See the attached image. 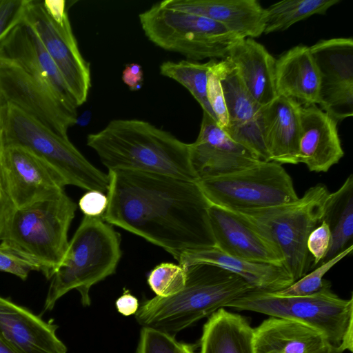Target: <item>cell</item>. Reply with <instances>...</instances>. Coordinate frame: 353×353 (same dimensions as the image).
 Masks as SVG:
<instances>
[{
    "label": "cell",
    "mask_w": 353,
    "mask_h": 353,
    "mask_svg": "<svg viewBox=\"0 0 353 353\" xmlns=\"http://www.w3.org/2000/svg\"><path fill=\"white\" fill-rule=\"evenodd\" d=\"M331 242L329 225L322 221L310 234L307 241V249L312 255L311 269L319 265L327 254Z\"/></svg>",
    "instance_id": "cell-37"
},
{
    "label": "cell",
    "mask_w": 353,
    "mask_h": 353,
    "mask_svg": "<svg viewBox=\"0 0 353 353\" xmlns=\"http://www.w3.org/2000/svg\"><path fill=\"white\" fill-rule=\"evenodd\" d=\"M148 283L157 296L167 298L180 292L186 283V272L181 265L162 263L149 274Z\"/></svg>",
    "instance_id": "cell-31"
},
{
    "label": "cell",
    "mask_w": 353,
    "mask_h": 353,
    "mask_svg": "<svg viewBox=\"0 0 353 353\" xmlns=\"http://www.w3.org/2000/svg\"><path fill=\"white\" fill-rule=\"evenodd\" d=\"M216 61V59H210L205 63L189 60L178 62L168 61L160 65L159 71L161 75L185 87L200 104L203 111L208 113L216 121L207 97L208 74Z\"/></svg>",
    "instance_id": "cell-30"
},
{
    "label": "cell",
    "mask_w": 353,
    "mask_h": 353,
    "mask_svg": "<svg viewBox=\"0 0 353 353\" xmlns=\"http://www.w3.org/2000/svg\"><path fill=\"white\" fill-rule=\"evenodd\" d=\"M186 283L178 294L156 296L143 303L135 314L142 327L175 336L253 288L241 276L210 264L182 266Z\"/></svg>",
    "instance_id": "cell-3"
},
{
    "label": "cell",
    "mask_w": 353,
    "mask_h": 353,
    "mask_svg": "<svg viewBox=\"0 0 353 353\" xmlns=\"http://www.w3.org/2000/svg\"><path fill=\"white\" fill-rule=\"evenodd\" d=\"M236 70L243 85L262 106L276 97V59L261 43L252 38L238 40L225 58Z\"/></svg>",
    "instance_id": "cell-25"
},
{
    "label": "cell",
    "mask_w": 353,
    "mask_h": 353,
    "mask_svg": "<svg viewBox=\"0 0 353 353\" xmlns=\"http://www.w3.org/2000/svg\"><path fill=\"white\" fill-rule=\"evenodd\" d=\"M340 0H284L263 9L264 34L283 31L314 14H325Z\"/></svg>",
    "instance_id": "cell-29"
},
{
    "label": "cell",
    "mask_w": 353,
    "mask_h": 353,
    "mask_svg": "<svg viewBox=\"0 0 353 353\" xmlns=\"http://www.w3.org/2000/svg\"><path fill=\"white\" fill-rule=\"evenodd\" d=\"M298 163L308 170L326 172L344 155L337 121L316 105L301 106Z\"/></svg>",
    "instance_id": "cell-20"
},
{
    "label": "cell",
    "mask_w": 353,
    "mask_h": 353,
    "mask_svg": "<svg viewBox=\"0 0 353 353\" xmlns=\"http://www.w3.org/2000/svg\"><path fill=\"white\" fill-rule=\"evenodd\" d=\"M301 109L296 101L282 96L263 106L261 129L270 161L298 164Z\"/></svg>",
    "instance_id": "cell-21"
},
{
    "label": "cell",
    "mask_w": 353,
    "mask_h": 353,
    "mask_svg": "<svg viewBox=\"0 0 353 353\" xmlns=\"http://www.w3.org/2000/svg\"><path fill=\"white\" fill-rule=\"evenodd\" d=\"M10 63H12L11 61L0 58V66L9 65Z\"/></svg>",
    "instance_id": "cell-45"
},
{
    "label": "cell",
    "mask_w": 353,
    "mask_h": 353,
    "mask_svg": "<svg viewBox=\"0 0 353 353\" xmlns=\"http://www.w3.org/2000/svg\"><path fill=\"white\" fill-rule=\"evenodd\" d=\"M176 261L181 266L199 263L218 266L241 276L256 291L276 292L294 282L284 266L246 261L214 245L184 252Z\"/></svg>",
    "instance_id": "cell-22"
},
{
    "label": "cell",
    "mask_w": 353,
    "mask_h": 353,
    "mask_svg": "<svg viewBox=\"0 0 353 353\" xmlns=\"http://www.w3.org/2000/svg\"><path fill=\"white\" fill-rule=\"evenodd\" d=\"M166 7L205 17L223 24L240 38L263 34V8L256 0H166Z\"/></svg>",
    "instance_id": "cell-23"
},
{
    "label": "cell",
    "mask_w": 353,
    "mask_h": 353,
    "mask_svg": "<svg viewBox=\"0 0 353 353\" xmlns=\"http://www.w3.org/2000/svg\"><path fill=\"white\" fill-rule=\"evenodd\" d=\"M77 208L64 189L30 205L14 208L1 241L36 263L51 279L66 252Z\"/></svg>",
    "instance_id": "cell-5"
},
{
    "label": "cell",
    "mask_w": 353,
    "mask_h": 353,
    "mask_svg": "<svg viewBox=\"0 0 353 353\" xmlns=\"http://www.w3.org/2000/svg\"><path fill=\"white\" fill-rule=\"evenodd\" d=\"M136 353H180L175 337L149 327H142Z\"/></svg>",
    "instance_id": "cell-33"
},
{
    "label": "cell",
    "mask_w": 353,
    "mask_h": 353,
    "mask_svg": "<svg viewBox=\"0 0 353 353\" xmlns=\"http://www.w3.org/2000/svg\"><path fill=\"white\" fill-rule=\"evenodd\" d=\"M228 124L223 130L263 161H270L261 129L263 108L248 92L236 69L227 59L217 62Z\"/></svg>",
    "instance_id": "cell-15"
},
{
    "label": "cell",
    "mask_w": 353,
    "mask_h": 353,
    "mask_svg": "<svg viewBox=\"0 0 353 353\" xmlns=\"http://www.w3.org/2000/svg\"><path fill=\"white\" fill-rule=\"evenodd\" d=\"M139 19L145 35L154 45L192 61L225 59L242 39L220 23L170 9L162 1L139 14Z\"/></svg>",
    "instance_id": "cell-9"
},
{
    "label": "cell",
    "mask_w": 353,
    "mask_h": 353,
    "mask_svg": "<svg viewBox=\"0 0 353 353\" xmlns=\"http://www.w3.org/2000/svg\"><path fill=\"white\" fill-rule=\"evenodd\" d=\"M86 143L108 170L156 173L197 181L190 159V143L152 123L137 119L110 121L89 134Z\"/></svg>",
    "instance_id": "cell-2"
},
{
    "label": "cell",
    "mask_w": 353,
    "mask_h": 353,
    "mask_svg": "<svg viewBox=\"0 0 353 353\" xmlns=\"http://www.w3.org/2000/svg\"><path fill=\"white\" fill-rule=\"evenodd\" d=\"M28 0H0V41L23 21Z\"/></svg>",
    "instance_id": "cell-36"
},
{
    "label": "cell",
    "mask_w": 353,
    "mask_h": 353,
    "mask_svg": "<svg viewBox=\"0 0 353 353\" xmlns=\"http://www.w3.org/2000/svg\"><path fill=\"white\" fill-rule=\"evenodd\" d=\"M330 353H343V352L340 350L338 347L333 346Z\"/></svg>",
    "instance_id": "cell-46"
},
{
    "label": "cell",
    "mask_w": 353,
    "mask_h": 353,
    "mask_svg": "<svg viewBox=\"0 0 353 353\" xmlns=\"http://www.w3.org/2000/svg\"><path fill=\"white\" fill-rule=\"evenodd\" d=\"M58 326L0 296V339L16 353H66Z\"/></svg>",
    "instance_id": "cell-19"
},
{
    "label": "cell",
    "mask_w": 353,
    "mask_h": 353,
    "mask_svg": "<svg viewBox=\"0 0 353 353\" xmlns=\"http://www.w3.org/2000/svg\"><path fill=\"white\" fill-rule=\"evenodd\" d=\"M23 20L35 31L61 73L77 107L91 88L90 63L83 57L64 0H28Z\"/></svg>",
    "instance_id": "cell-11"
},
{
    "label": "cell",
    "mask_w": 353,
    "mask_h": 353,
    "mask_svg": "<svg viewBox=\"0 0 353 353\" xmlns=\"http://www.w3.org/2000/svg\"><path fill=\"white\" fill-rule=\"evenodd\" d=\"M5 145L26 148L51 167L65 185L105 193L108 174L94 166L70 142L44 125L6 103L3 115Z\"/></svg>",
    "instance_id": "cell-8"
},
{
    "label": "cell",
    "mask_w": 353,
    "mask_h": 353,
    "mask_svg": "<svg viewBox=\"0 0 353 353\" xmlns=\"http://www.w3.org/2000/svg\"><path fill=\"white\" fill-rule=\"evenodd\" d=\"M6 105V101L0 95V189H1V165L3 160V151L5 148L4 139H3V110ZM2 190V189H1Z\"/></svg>",
    "instance_id": "cell-42"
},
{
    "label": "cell",
    "mask_w": 353,
    "mask_h": 353,
    "mask_svg": "<svg viewBox=\"0 0 353 353\" xmlns=\"http://www.w3.org/2000/svg\"><path fill=\"white\" fill-rule=\"evenodd\" d=\"M14 208L10 199L0 189V241L4 234L10 213Z\"/></svg>",
    "instance_id": "cell-41"
},
{
    "label": "cell",
    "mask_w": 353,
    "mask_h": 353,
    "mask_svg": "<svg viewBox=\"0 0 353 353\" xmlns=\"http://www.w3.org/2000/svg\"><path fill=\"white\" fill-rule=\"evenodd\" d=\"M208 214L217 248L246 261L284 266L276 246L236 212L210 204Z\"/></svg>",
    "instance_id": "cell-18"
},
{
    "label": "cell",
    "mask_w": 353,
    "mask_h": 353,
    "mask_svg": "<svg viewBox=\"0 0 353 353\" xmlns=\"http://www.w3.org/2000/svg\"><path fill=\"white\" fill-rule=\"evenodd\" d=\"M32 271L40 272L39 265L6 243H0V272L26 280Z\"/></svg>",
    "instance_id": "cell-34"
},
{
    "label": "cell",
    "mask_w": 353,
    "mask_h": 353,
    "mask_svg": "<svg viewBox=\"0 0 353 353\" xmlns=\"http://www.w3.org/2000/svg\"><path fill=\"white\" fill-rule=\"evenodd\" d=\"M353 245L345 250L333 259L322 263L310 273H307L300 279L294 281L288 288L273 292L280 296H305L319 291L323 285L324 275L342 259L352 252Z\"/></svg>",
    "instance_id": "cell-32"
},
{
    "label": "cell",
    "mask_w": 353,
    "mask_h": 353,
    "mask_svg": "<svg viewBox=\"0 0 353 353\" xmlns=\"http://www.w3.org/2000/svg\"><path fill=\"white\" fill-rule=\"evenodd\" d=\"M330 193L325 185L319 183L294 201L234 212L276 246L285 268L296 281L311 269L307 241L323 221Z\"/></svg>",
    "instance_id": "cell-6"
},
{
    "label": "cell",
    "mask_w": 353,
    "mask_h": 353,
    "mask_svg": "<svg viewBox=\"0 0 353 353\" xmlns=\"http://www.w3.org/2000/svg\"><path fill=\"white\" fill-rule=\"evenodd\" d=\"M0 95L6 103L15 106L64 138L77 123V114L41 81L12 63L0 66Z\"/></svg>",
    "instance_id": "cell-13"
},
{
    "label": "cell",
    "mask_w": 353,
    "mask_h": 353,
    "mask_svg": "<svg viewBox=\"0 0 353 353\" xmlns=\"http://www.w3.org/2000/svg\"><path fill=\"white\" fill-rule=\"evenodd\" d=\"M1 189L15 208L30 205L64 189L63 179L24 148L5 145Z\"/></svg>",
    "instance_id": "cell-14"
},
{
    "label": "cell",
    "mask_w": 353,
    "mask_h": 353,
    "mask_svg": "<svg viewBox=\"0 0 353 353\" xmlns=\"http://www.w3.org/2000/svg\"><path fill=\"white\" fill-rule=\"evenodd\" d=\"M121 256V236L112 225L102 216L84 215L51 278L44 311L51 310L74 289L79 292L81 304L90 305V288L115 272Z\"/></svg>",
    "instance_id": "cell-4"
},
{
    "label": "cell",
    "mask_w": 353,
    "mask_h": 353,
    "mask_svg": "<svg viewBox=\"0 0 353 353\" xmlns=\"http://www.w3.org/2000/svg\"><path fill=\"white\" fill-rule=\"evenodd\" d=\"M180 353H195L193 346L187 343H180Z\"/></svg>",
    "instance_id": "cell-43"
},
{
    "label": "cell",
    "mask_w": 353,
    "mask_h": 353,
    "mask_svg": "<svg viewBox=\"0 0 353 353\" xmlns=\"http://www.w3.org/2000/svg\"><path fill=\"white\" fill-rule=\"evenodd\" d=\"M255 353H330L332 345L314 329L270 316L254 329Z\"/></svg>",
    "instance_id": "cell-24"
},
{
    "label": "cell",
    "mask_w": 353,
    "mask_h": 353,
    "mask_svg": "<svg viewBox=\"0 0 353 353\" xmlns=\"http://www.w3.org/2000/svg\"><path fill=\"white\" fill-rule=\"evenodd\" d=\"M200 345V353H255L254 328L245 317L222 307L204 324Z\"/></svg>",
    "instance_id": "cell-27"
},
{
    "label": "cell",
    "mask_w": 353,
    "mask_h": 353,
    "mask_svg": "<svg viewBox=\"0 0 353 353\" xmlns=\"http://www.w3.org/2000/svg\"><path fill=\"white\" fill-rule=\"evenodd\" d=\"M0 353H16L0 339Z\"/></svg>",
    "instance_id": "cell-44"
},
{
    "label": "cell",
    "mask_w": 353,
    "mask_h": 353,
    "mask_svg": "<svg viewBox=\"0 0 353 353\" xmlns=\"http://www.w3.org/2000/svg\"><path fill=\"white\" fill-rule=\"evenodd\" d=\"M217 62L213 64L208 74L207 97L217 123L223 129L228 124V116Z\"/></svg>",
    "instance_id": "cell-35"
},
{
    "label": "cell",
    "mask_w": 353,
    "mask_h": 353,
    "mask_svg": "<svg viewBox=\"0 0 353 353\" xmlns=\"http://www.w3.org/2000/svg\"><path fill=\"white\" fill-rule=\"evenodd\" d=\"M190 159L199 180L230 174L263 161L232 140L204 111L199 135L190 143Z\"/></svg>",
    "instance_id": "cell-16"
},
{
    "label": "cell",
    "mask_w": 353,
    "mask_h": 353,
    "mask_svg": "<svg viewBox=\"0 0 353 353\" xmlns=\"http://www.w3.org/2000/svg\"><path fill=\"white\" fill-rule=\"evenodd\" d=\"M122 80L131 90L140 89L143 81L141 66L134 63L127 65L122 73Z\"/></svg>",
    "instance_id": "cell-39"
},
{
    "label": "cell",
    "mask_w": 353,
    "mask_h": 353,
    "mask_svg": "<svg viewBox=\"0 0 353 353\" xmlns=\"http://www.w3.org/2000/svg\"><path fill=\"white\" fill-rule=\"evenodd\" d=\"M322 221H325L329 225L331 242L327 254L321 263L333 259L352 245L353 175L352 174L336 191L330 193Z\"/></svg>",
    "instance_id": "cell-28"
},
{
    "label": "cell",
    "mask_w": 353,
    "mask_h": 353,
    "mask_svg": "<svg viewBox=\"0 0 353 353\" xmlns=\"http://www.w3.org/2000/svg\"><path fill=\"white\" fill-rule=\"evenodd\" d=\"M225 307L302 323L321 333L332 346L352 352V296L350 299L339 297L327 281L309 296H280L272 292L252 290Z\"/></svg>",
    "instance_id": "cell-7"
},
{
    "label": "cell",
    "mask_w": 353,
    "mask_h": 353,
    "mask_svg": "<svg viewBox=\"0 0 353 353\" xmlns=\"http://www.w3.org/2000/svg\"><path fill=\"white\" fill-rule=\"evenodd\" d=\"M319 86V73L310 47L296 46L276 59L277 96L292 99L301 106L316 105Z\"/></svg>",
    "instance_id": "cell-26"
},
{
    "label": "cell",
    "mask_w": 353,
    "mask_h": 353,
    "mask_svg": "<svg viewBox=\"0 0 353 353\" xmlns=\"http://www.w3.org/2000/svg\"><path fill=\"white\" fill-rule=\"evenodd\" d=\"M197 183L210 204L233 211L265 208L299 198L291 176L281 164L273 161H261Z\"/></svg>",
    "instance_id": "cell-10"
},
{
    "label": "cell",
    "mask_w": 353,
    "mask_h": 353,
    "mask_svg": "<svg viewBox=\"0 0 353 353\" xmlns=\"http://www.w3.org/2000/svg\"><path fill=\"white\" fill-rule=\"evenodd\" d=\"M320 77L318 103L337 122L353 115V40H320L310 47Z\"/></svg>",
    "instance_id": "cell-12"
},
{
    "label": "cell",
    "mask_w": 353,
    "mask_h": 353,
    "mask_svg": "<svg viewBox=\"0 0 353 353\" xmlns=\"http://www.w3.org/2000/svg\"><path fill=\"white\" fill-rule=\"evenodd\" d=\"M115 305L118 312L125 316L135 314L139 307L137 298L126 289H123V293L117 299Z\"/></svg>",
    "instance_id": "cell-40"
},
{
    "label": "cell",
    "mask_w": 353,
    "mask_h": 353,
    "mask_svg": "<svg viewBox=\"0 0 353 353\" xmlns=\"http://www.w3.org/2000/svg\"><path fill=\"white\" fill-rule=\"evenodd\" d=\"M107 205V196L105 193L96 190L88 191L79 201L80 210L89 216H102Z\"/></svg>",
    "instance_id": "cell-38"
},
{
    "label": "cell",
    "mask_w": 353,
    "mask_h": 353,
    "mask_svg": "<svg viewBox=\"0 0 353 353\" xmlns=\"http://www.w3.org/2000/svg\"><path fill=\"white\" fill-rule=\"evenodd\" d=\"M0 58L39 79L77 114V106L61 73L35 31L23 19L0 41Z\"/></svg>",
    "instance_id": "cell-17"
},
{
    "label": "cell",
    "mask_w": 353,
    "mask_h": 353,
    "mask_svg": "<svg viewBox=\"0 0 353 353\" xmlns=\"http://www.w3.org/2000/svg\"><path fill=\"white\" fill-rule=\"evenodd\" d=\"M103 219L163 248L176 260L214 245L209 201L197 181L139 171L108 170Z\"/></svg>",
    "instance_id": "cell-1"
}]
</instances>
